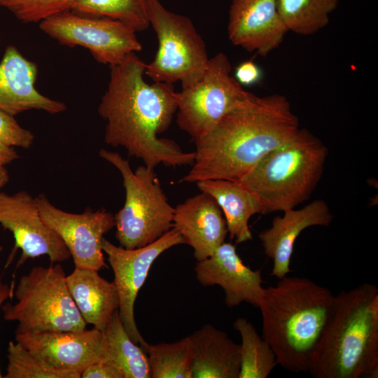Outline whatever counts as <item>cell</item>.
Listing matches in <instances>:
<instances>
[{
  "label": "cell",
  "instance_id": "obj_34",
  "mask_svg": "<svg viewBox=\"0 0 378 378\" xmlns=\"http://www.w3.org/2000/svg\"><path fill=\"white\" fill-rule=\"evenodd\" d=\"M14 287L13 285H8L4 284L0 281V309L2 307L3 303L8 298L13 296ZM2 377L0 371V378Z\"/></svg>",
  "mask_w": 378,
  "mask_h": 378
},
{
  "label": "cell",
  "instance_id": "obj_19",
  "mask_svg": "<svg viewBox=\"0 0 378 378\" xmlns=\"http://www.w3.org/2000/svg\"><path fill=\"white\" fill-rule=\"evenodd\" d=\"M173 227L190 246L197 261L210 255L225 241L227 225L215 200L201 192L174 207Z\"/></svg>",
  "mask_w": 378,
  "mask_h": 378
},
{
  "label": "cell",
  "instance_id": "obj_11",
  "mask_svg": "<svg viewBox=\"0 0 378 378\" xmlns=\"http://www.w3.org/2000/svg\"><path fill=\"white\" fill-rule=\"evenodd\" d=\"M181 244H183L182 237L174 227L154 242L134 249L115 246L103 239V251L107 255L113 270V282L118 293L120 320L130 339L146 352L148 343L141 335L135 322V300L154 261L167 249Z\"/></svg>",
  "mask_w": 378,
  "mask_h": 378
},
{
  "label": "cell",
  "instance_id": "obj_30",
  "mask_svg": "<svg viewBox=\"0 0 378 378\" xmlns=\"http://www.w3.org/2000/svg\"><path fill=\"white\" fill-rule=\"evenodd\" d=\"M34 141L31 132L20 126L13 115L0 108V142L11 148L28 149Z\"/></svg>",
  "mask_w": 378,
  "mask_h": 378
},
{
  "label": "cell",
  "instance_id": "obj_29",
  "mask_svg": "<svg viewBox=\"0 0 378 378\" xmlns=\"http://www.w3.org/2000/svg\"><path fill=\"white\" fill-rule=\"evenodd\" d=\"M73 0H0V6L10 11L19 20L41 22L56 14L71 10Z\"/></svg>",
  "mask_w": 378,
  "mask_h": 378
},
{
  "label": "cell",
  "instance_id": "obj_17",
  "mask_svg": "<svg viewBox=\"0 0 378 378\" xmlns=\"http://www.w3.org/2000/svg\"><path fill=\"white\" fill-rule=\"evenodd\" d=\"M283 213V216L274 217L271 226L258 235L265 253L273 261L270 275L278 279L290 272L294 244L302 231L312 226H329L333 218L328 205L322 200Z\"/></svg>",
  "mask_w": 378,
  "mask_h": 378
},
{
  "label": "cell",
  "instance_id": "obj_8",
  "mask_svg": "<svg viewBox=\"0 0 378 378\" xmlns=\"http://www.w3.org/2000/svg\"><path fill=\"white\" fill-rule=\"evenodd\" d=\"M148 20L158 48L146 64L145 74L154 82H180L182 89L198 82L208 66L205 43L191 20L167 10L159 0H150Z\"/></svg>",
  "mask_w": 378,
  "mask_h": 378
},
{
  "label": "cell",
  "instance_id": "obj_16",
  "mask_svg": "<svg viewBox=\"0 0 378 378\" xmlns=\"http://www.w3.org/2000/svg\"><path fill=\"white\" fill-rule=\"evenodd\" d=\"M288 31L276 0H232L227 34L233 45L265 57L281 45Z\"/></svg>",
  "mask_w": 378,
  "mask_h": 378
},
{
  "label": "cell",
  "instance_id": "obj_32",
  "mask_svg": "<svg viewBox=\"0 0 378 378\" xmlns=\"http://www.w3.org/2000/svg\"><path fill=\"white\" fill-rule=\"evenodd\" d=\"M263 77L260 67L253 60L239 63L234 69V78L241 86H252L260 83Z\"/></svg>",
  "mask_w": 378,
  "mask_h": 378
},
{
  "label": "cell",
  "instance_id": "obj_28",
  "mask_svg": "<svg viewBox=\"0 0 378 378\" xmlns=\"http://www.w3.org/2000/svg\"><path fill=\"white\" fill-rule=\"evenodd\" d=\"M5 378H80V374L55 368L36 356L20 343L8 345Z\"/></svg>",
  "mask_w": 378,
  "mask_h": 378
},
{
  "label": "cell",
  "instance_id": "obj_6",
  "mask_svg": "<svg viewBox=\"0 0 378 378\" xmlns=\"http://www.w3.org/2000/svg\"><path fill=\"white\" fill-rule=\"evenodd\" d=\"M99 155L120 173L125 190L123 206L114 215L119 246L134 249L150 244L173 227L174 207L158 176L145 164L133 171L119 153L102 148Z\"/></svg>",
  "mask_w": 378,
  "mask_h": 378
},
{
  "label": "cell",
  "instance_id": "obj_15",
  "mask_svg": "<svg viewBox=\"0 0 378 378\" xmlns=\"http://www.w3.org/2000/svg\"><path fill=\"white\" fill-rule=\"evenodd\" d=\"M194 270L203 286L217 285L223 288L227 307L242 302L259 307L265 292L261 271L246 265L235 245L224 241L211 255L197 261Z\"/></svg>",
  "mask_w": 378,
  "mask_h": 378
},
{
  "label": "cell",
  "instance_id": "obj_14",
  "mask_svg": "<svg viewBox=\"0 0 378 378\" xmlns=\"http://www.w3.org/2000/svg\"><path fill=\"white\" fill-rule=\"evenodd\" d=\"M15 341L50 365L80 374L90 365L109 358L105 332L94 327L78 331L15 333Z\"/></svg>",
  "mask_w": 378,
  "mask_h": 378
},
{
  "label": "cell",
  "instance_id": "obj_26",
  "mask_svg": "<svg viewBox=\"0 0 378 378\" xmlns=\"http://www.w3.org/2000/svg\"><path fill=\"white\" fill-rule=\"evenodd\" d=\"M150 0H73L72 11L92 17H105L122 22L136 31L149 25Z\"/></svg>",
  "mask_w": 378,
  "mask_h": 378
},
{
  "label": "cell",
  "instance_id": "obj_20",
  "mask_svg": "<svg viewBox=\"0 0 378 378\" xmlns=\"http://www.w3.org/2000/svg\"><path fill=\"white\" fill-rule=\"evenodd\" d=\"M188 337L192 346V378H239L241 346L225 332L204 324Z\"/></svg>",
  "mask_w": 378,
  "mask_h": 378
},
{
  "label": "cell",
  "instance_id": "obj_1",
  "mask_svg": "<svg viewBox=\"0 0 378 378\" xmlns=\"http://www.w3.org/2000/svg\"><path fill=\"white\" fill-rule=\"evenodd\" d=\"M146 64L131 53L110 66L108 85L98 107L106 122L104 141L124 148L150 168L192 164L194 152H184L174 141L158 137L176 112V91L172 84L147 83Z\"/></svg>",
  "mask_w": 378,
  "mask_h": 378
},
{
  "label": "cell",
  "instance_id": "obj_31",
  "mask_svg": "<svg viewBox=\"0 0 378 378\" xmlns=\"http://www.w3.org/2000/svg\"><path fill=\"white\" fill-rule=\"evenodd\" d=\"M80 376L83 378H124L120 367L110 358L90 365Z\"/></svg>",
  "mask_w": 378,
  "mask_h": 378
},
{
  "label": "cell",
  "instance_id": "obj_23",
  "mask_svg": "<svg viewBox=\"0 0 378 378\" xmlns=\"http://www.w3.org/2000/svg\"><path fill=\"white\" fill-rule=\"evenodd\" d=\"M109 358L121 369L124 378H150L148 354L127 333L118 309L113 314L104 331Z\"/></svg>",
  "mask_w": 378,
  "mask_h": 378
},
{
  "label": "cell",
  "instance_id": "obj_21",
  "mask_svg": "<svg viewBox=\"0 0 378 378\" xmlns=\"http://www.w3.org/2000/svg\"><path fill=\"white\" fill-rule=\"evenodd\" d=\"M69 293L86 324L104 332L119 308V296L113 281L102 277L97 270L76 268L66 276Z\"/></svg>",
  "mask_w": 378,
  "mask_h": 378
},
{
  "label": "cell",
  "instance_id": "obj_35",
  "mask_svg": "<svg viewBox=\"0 0 378 378\" xmlns=\"http://www.w3.org/2000/svg\"><path fill=\"white\" fill-rule=\"evenodd\" d=\"M5 165L0 164V192L1 190L8 183L9 181V174Z\"/></svg>",
  "mask_w": 378,
  "mask_h": 378
},
{
  "label": "cell",
  "instance_id": "obj_22",
  "mask_svg": "<svg viewBox=\"0 0 378 378\" xmlns=\"http://www.w3.org/2000/svg\"><path fill=\"white\" fill-rule=\"evenodd\" d=\"M195 183L201 192L211 196L220 206L231 239L237 244L253 239L249 219L262 211L252 192L238 181L226 179H207Z\"/></svg>",
  "mask_w": 378,
  "mask_h": 378
},
{
  "label": "cell",
  "instance_id": "obj_13",
  "mask_svg": "<svg viewBox=\"0 0 378 378\" xmlns=\"http://www.w3.org/2000/svg\"><path fill=\"white\" fill-rule=\"evenodd\" d=\"M0 224L12 232L14 250H21L18 267L28 259L46 255L51 264L71 258V254L59 235L42 220L35 197L21 190L8 195L0 192Z\"/></svg>",
  "mask_w": 378,
  "mask_h": 378
},
{
  "label": "cell",
  "instance_id": "obj_25",
  "mask_svg": "<svg viewBox=\"0 0 378 378\" xmlns=\"http://www.w3.org/2000/svg\"><path fill=\"white\" fill-rule=\"evenodd\" d=\"M281 18L288 31L311 35L323 29L338 0H276Z\"/></svg>",
  "mask_w": 378,
  "mask_h": 378
},
{
  "label": "cell",
  "instance_id": "obj_4",
  "mask_svg": "<svg viewBox=\"0 0 378 378\" xmlns=\"http://www.w3.org/2000/svg\"><path fill=\"white\" fill-rule=\"evenodd\" d=\"M314 378L378 377V288L363 284L335 295L332 313L312 354Z\"/></svg>",
  "mask_w": 378,
  "mask_h": 378
},
{
  "label": "cell",
  "instance_id": "obj_36",
  "mask_svg": "<svg viewBox=\"0 0 378 378\" xmlns=\"http://www.w3.org/2000/svg\"><path fill=\"white\" fill-rule=\"evenodd\" d=\"M3 250V247L0 246V252Z\"/></svg>",
  "mask_w": 378,
  "mask_h": 378
},
{
  "label": "cell",
  "instance_id": "obj_7",
  "mask_svg": "<svg viewBox=\"0 0 378 378\" xmlns=\"http://www.w3.org/2000/svg\"><path fill=\"white\" fill-rule=\"evenodd\" d=\"M66 276L57 263L34 267L20 278L13 293L16 302L1 307L5 320L18 323L15 333L86 328L68 290Z\"/></svg>",
  "mask_w": 378,
  "mask_h": 378
},
{
  "label": "cell",
  "instance_id": "obj_27",
  "mask_svg": "<svg viewBox=\"0 0 378 378\" xmlns=\"http://www.w3.org/2000/svg\"><path fill=\"white\" fill-rule=\"evenodd\" d=\"M150 378H192V346L188 336L174 342L149 344Z\"/></svg>",
  "mask_w": 378,
  "mask_h": 378
},
{
  "label": "cell",
  "instance_id": "obj_9",
  "mask_svg": "<svg viewBox=\"0 0 378 378\" xmlns=\"http://www.w3.org/2000/svg\"><path fill=\"white\" fill-rule=\"evenodd\" d=\"M231 69L227 56L218 52L209 58L198 82L176 92V124L194 141L209 132L250 95L231 76Z\"/></svg>",
  "mask_w": 378,
  "mask_h": 378
},
{
  "label": "cell",
  "instance_id": "obj_33",
  "mask_svg": "<svg viewBox=\"0 0 378 378\" xmlns=\"http://www.w3.org/2000/svg\"><path fill=\"white\" fill-rule=\"evenodd\" d=\"M19 158L18 153L13 148L7 146L0 142V164L6 165Z\"/></svg>",
  "mask_w": 378,
  "mask_h": 378
},
{
  "label": "cell",
  "instance_id": "obj_18",
  "mask_svg": "<svg viewBox=\"0 0 378 378\" xmlns=\"http://www.w3.org/2000/svg\"><path fill=\"white\" fill-rule=\"evenodd\" d=\"M37 65L13 46L6 47L0 62V108L15 115L29 110L50 114L64 112V103L50 99L35 88Z\"/></svg>",
  "mask_w": 378,
  "mask_h": 378
},
{
  "label": "cell",
  "instance_id": "obj_3",
  "mask_svg": "<svg viewBox=\"0 0 378 378\" xmlns=\"http://www.w3.org/2000/svg\"><path fill=\"white\" fill-rule=\"evenodd\" d=\"M335 295L305 277L284 276L265 288L258 307L262 337L277 365L293 372H307L312 354L332 313Z\"/></svg>",
  "mask_w": 378,
  "mask_h": 378
},
{
  "label": "cell",
  "instance_id": "obj_2",
  "mask_svg": "<svg viewBox=\"0 0 378 378\" xmlns=\"http://www.w3.org/2000/svg\"><path fill=\"white\" fill-rule=\"evenodd\" d=\"M300 129L298 118L284 96L251 93L209 132L195 141L192 166L179 182L237 181Z\"/></svg>",
  "mask_w": 378,
  "mask_h": 378
},
{
  "label": "cell",
  "instance_id": "obj_5",
  "mask_svg": "<svg viewBox=\"0 0 378 378\" xmlns=\"http://www.w3.org/2000/svg\"><path fill=\"white\" fill-rule=\"evenodd\" d=\"M328 153L320 139L300 128L237 181L255 195L262 214L294 209L315 190Z\"/></svg>",
  "mask_w": 378,
  "mask_h": 378
},
{
  "label": "cell",
  "instance_id": "obj_24",
  "mask_svg": "<svg viewBox=\"0 0 378 378\" xmlns=\"http://www.w3.org/2000/svg\"><path fill=\"white\" fill-rule=\"evenodd\" d=\"M233 327L241 338L239 378L267 377L277 365L276 356L270 344L245 318H237Z\"/></svg>",
  "mask_w": 378,
  "mask_h": 378
},
{
  "label": "cell",
  "instance_id": "obj_12",
  "mask_svg": "<svg viewBox=\"0 0 378 378\" xmlns=\"http://www.w3.org/2000/svg\"><path fill=\"white\" fill-rule=\"evenodd\" d=\"M43 222L65 244L75 267L100 270L108 267L105 262L104 235L115 227L114 215L104 209H87L81 214L63 211L43 194L35 197Z\"/></svg>",
  "mask_w": 378,
  "mask_h": 378
},
{
  "label": "cell",
  "instance_id": "obj_10",
  "mask_svg": "<svg viewBox=\"0 0 378 378\" xmlns=\"http://www.w3.org/2000/svg\"><path fill=\"white\" fill-rule=\"evenodd\" d=\"M39 27L63 45L87 48L98 62L109 66L142 50L132 27L108 18L67 10L42 20Z\"/></svg>",
  "mask_w": 378,
  "mask_h": 378
}]
</instances>
